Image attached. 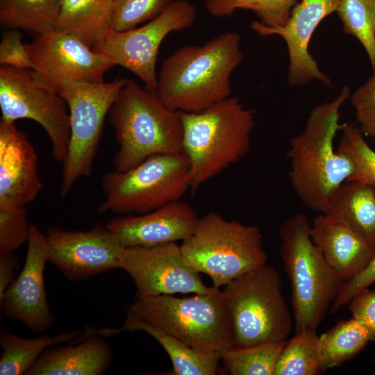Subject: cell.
Listing matches in <instances>:
<instances>
[{"label":"cell","mask_w":375,"mask_h":375,"mask_svg":"<svg viewBox=\"0 0 375 375\" xmlns=\"http://www.w3.org/2000/svg\"><path fill=\"white\" fill-rule=\"evenodd\" d=\"M126 313L176 337L208 357L220 360L234 347L221 289L213 285L206 293L188 297H136Z\"/></svg>","instance_id":"5b68a950"},{"label":"cell","mask_w":375,"mask_h":375,"mask_svg":"<svg viewBox=\"0 0 375 375\" xmlns=\"http://www.w3.org/2000/svg\"><path fill=\"white\" fill-rule=\"evenodd\" d=\"M196 9L188 0H175L158 17L147 24L124 31L109 29L95 51L104 54L115 64L137 76L146 89L154 92L158 75L157 56L168 34L192 26Z\"/></svg>","instance_id":"7c38bea8"},{"label":"cell","mask_w":375,"mask_h":375,"mask_svg":"<svg viewBox=\"0 0 375 375\" xmlns=\"http://www.w3.org/2000/svg\"><path fill=\"white\" fill-rule=\"evenodd\" d=\"M277 270L264 265L235 278L221 290L233 347L286 340L293 320Z\"/></svg>","instance_id":"52a82bcc"},{"label":"cell","mask_w":375,"mask_h":375,"mask_svg":"<svg viewBox=\"0 0 375 375\" xmlns=\"http://www.w3.org/2000/svg\"><path fill=\"white\" fill-rule=\"evenodd\" d=\"M108 116L118 144L115 170L126 171L154 155L183 153L181 112L133 80L126 79Z\"/></svg>","instance_id":"277c9868"},{"label":"cell","mask_w":375,"mask_h":375,"mask_svg":"<svg viewBox=\"0 0 375 375\" xmlns=\"http://www.w3.org/2000/svg\"><path fill=\"white\" fill-rule=\"evenodd\" d=\"M319 337L322 372L351 360L370 342L367 328L353 317L340 320Z\"/></svg>","instance_id":"484cf974"},{"label":"cell","mask_w":375,"mask_h":375,"mask_svg":"<svg viewBox=\"0 0 375 375\" xmlns=\"http://www.w3.org/2000/svg\"><path fill=\"white\" fill-rule=\"evenodd\" d=\"M17 30L5 32L0 42V64L17 68L34 69L33 63Z\"/></svg>","instance_id":"d590c367"},{"label":"cell","mask_w":375,"mask_h":375,"mask_svg":"<svg viewBox=\"0 0 375 375\" xmlns=\"http://www.w3.org/2000/svg\"><path fill=\"white\" fill-rule=\"evenodd\" d=\"M180 247L188 265L208 275L218 288L267 261L258 226L227 219L213 211L200 217L192 234Z\"/></svg>","instance_id":"ba28073f"},{"label":"cell","mask_w":375,"mask_h":375,"mask_svg":"<svg viewBox=\"0 0 375 375\" xmlns=\"http://www.w3.org/2000/svg\"><path fill=\"white\" fill-rule=\"evenodd\" d=\"M349 99L358 128L364 135L375 140V70Z\"/></svg>","instance_id":"e575fe53"},{"label":"cell","mask_w":375,"mask_h":375,"mask_svg":"<svg viewBox=\"0 0 375 375\" xmlns=\"http://www.w3.org/2000/svg\"><path fill=\"white\" fill-rule=\"evenodd\" d=\"M81 335V331H73L52 336L44 335L24 338L2 329L0 333L2 348L0 374H26L47 348L74 340Z\"/></svg>","instance_id":"d4e9b609"},{"label":"cell","mask_w":375,"mask_h":375,"mask_svg":"<svg viewBox=\"0 0 375 375\" xmlns=\"http://www.w3.org/2000/svg\"><path fill=\"white\" fill-rule=\"evenodd\" d=\"M31 226L25 207L0 208V255L13 253L27 242Z\"/></svg>","instance_id":"836d02e7"},{"label":"cell","mask_w":375,"mask_h":375,"mask_svg":"<svg viewBox=\"0 0 375 375\" xmlns=\"http://www.w3.org/2000/svg\"><path fill=\"white\" fill-rule=\"evenodd\" d=\"M27 244L22 270L5 292L0 305L8 318L20 321L34 332L43 333L54 323L44 285V271L48 262L45 233L31 224Z\"/></svg>","instance_id":"2e32d148"},{"label":"cell","mask_w":375,"mask_h":375,"mask_svg":"<svg viewBox=\"0 0 375 375\" xmlns=\"http://www.w3.org/2000/svg\"><path fill=\"white\" fill-rule=\"evenodd\" d=\"M350 95L344 85L335 99L314 107L303 131L290 142V185L304 206L320 213L333 193L354 174L350 158L334 147L342 126L340 109Z\"/></svg>","instance_id":"7a4b0ae2"},{"label":"cell","mask_w":375,"mask_h":375,"mask_svg":"<svg viewBox=\"0 0 375 375\" xmlns=\"http://www.w3.org/2000/svg\"><path fill=\"white\" fill-rule=\"evenodd\" d=\"M18 258L13 253L0 255V301L15 280Z\"/></svg>","instance_id":"f35d334b"},{"label":"cell","mask_w":375,"mask_h":375,"mask_svg":"<svg viewBox=\"0 0 375 375\" xmlns=\"http://www.w3.org/2000/svg\"><path fill=\"white\" fill-rule=\"evenodd\" d=\"M310 236L343 282L360 274L375 257V247L342 220L325 213L310 224Z\"/></svg>","instance_id":"ffe728a7"},{"label":"cell","mask_w":375,"mask_h":375,"mask_svg":"<svg viewBox=\"0 0 375 375\" xmlns=\"http://www.w3.org/2000/svg\"><path fill=\"white\" fill-rule=\"evenodd\" d=\"M286 340L265 342L247 347H232L221 360L231 375H274Z\"/></svg>","instance_id":"f1b7e54d"},{"label":"cell","mask_w":375,"mask_h":375,"mask_svg":"<svg viewBox=\"0 0 375 375\" xmlns=\"http://www.w3.org/2000/svg\"><path fill=\"white\" fill-rule=\"evenodd\" d=\"M125 331H142L152 336L162 347L172 364L174 375L216 374L219 360L196 351L176 337L126 313L124 324L117 328H99V335L110 336Z\"/></svg>","instance_id":"603a6c76"},{"label":"cell","mask_w":375,"mask_h":375,"mask_svg":"<svg viewBox=\"0 0 375 375\" xmlns=\"http://www.w3.org/2000/svg\"><path fill=\"white\" fill-rule=\"evenodd\" d=\"M190 167L184 153L150 156L124 172L112 170L101 178L104 200L97 211L144 214L180 200L190 190Z\"/></svg>","instance_id":"9c48e42d"},{"label":"cell","mask_w":375,"mask_h":375,"mask_svg":"<svg viewBox=\"0 0 375 375\" xmlns=\"http://www.w3.org/2000/svg\"><path fill=\"white\" fill-rule=\"evenodd\" d=\"M119 269L132 278L136 297L202 294L210 288L185 261L176 242L126 247Z\"/></svg>","instance_id":"4fadbf2b"},{"label":"cell","mask_w":375,"mask_h":375,"mask_svg":"<svg viewBox=\"0 0 375 375\" xmlns=\"http://www.w3.org/2000/svg\"><path fill=\"white\" fill-rule=\"evenodd\" d=\"M112 0H62L56 29L74 34L92 48L110 29Z\"/></svg>","instance_id":"cb8c5ba5"},{"label":"cell","mask_w":375,"mask_h":375,"mask_svg":"<svg viewBox=\"0 0 375 375\" xmlns=\"http://www.w3.org/2000/svg\"><path fill=\"white\" fill-rule=\"evenodd\" d=\"M344 32L360 42L375 70V0H340L336 10Z\"/></svg>","instance_id":"4dcf8cb0"},{"label":"cell","mask_w":375,"mask_h":375,"mask_svg":"<svg viewBox=\"0 0 375 375\" xmlns=\"http://www.w3.org/2000/svg\"><path fill=\"white\" fill-rule=\"evenodd\" d=\"M324 213L345 222L375 247V185L344 182L331 196Z\"/></svg>","instance_id":"7402d4cb"},{"label":"cell","mask_w":375,"mask_h":375,"mask_svg":"<svg viewBox=\"0 0 375 375\" xmlns=\"http://www.w3.org/2000/svg\"><path fill=\"white\" fill-rule=\"evenodd\" d=\"M337 150L348 156L354 165V174L349 181H358L375 185V151L368 144L357 124H342Z\"/></svg>","instance_id":"1f68e13d"},{"label":"cell","mask_w":375,"mask_h":375,"mask_svg":"<svg viewBox=\"0 0 375 375\" xmlns=\"http://www.w3.org/2000/svg\"><path fill=\"white\" fill-rule=\"evenodd\" d=\"M1 120L30 119L46 131L54 159L62 162L70 139V117L58 85L35 69L0 67Z\"/></svg>","instance_id":"8fae6325"},{"label":"cell","mask_w":375,"mask_h":375,"mask_svg":"<svg viewBox=\"0 0 375 375\" xmlns=\"http://www.w3.org/2000/svg\"><path fill=\"white\" fill-rule=\"evenodd\" d=\"M340 0H301L292 9L286 24L269 27L254 21L251 28L262 36L276 35L285 42L289 65L288 84L290 87L302 86L312 81L331 85L329 76L323 72L308 51L309 43L319 23L336 12Z\"/></svg>","instance_id":"e0dca14e"},{"label":"cell","mask_w":375,"mask_h":375,"mask_svg":"<svg viewBox=\"0 0 375 375\" xmlns=\"http://www.w3.org/2000/svg\"><path fill=\"white\" fill-rule=\"evenodd\" d=\"M43 188L37 153L15 122H0V208H21Z\"/></svg>","instance_id":"d6986e66"},{"label":"cell","mask_w":375,"mask_h":375,"mask_svg":"<svg viewBox=\"0 0 375 375\" xmlns=\"http://www.w3.org/2000/svg\"><path fill=\"white\" fill-rule=\"evenodd\" d=\"M349 303L352 317L367 328L370 341H375V290L365 288L359 290Z\"/></svg>","instance_id":"8d00e7d4"},{"label":"cell","mask_w":375,"mask_h":375,"mask_svg":"<svg viewBox=\"0 0 375 375\" xmlns=\"http://www.w3.org/2000/svg\"><path fill=\"white\" fill-rule=\"evenodd\" d=\"M26 51L34 69L57 85L62 81L103 82L115 64L76 35L56 28L37 33Z\"/></svg>","instance_id":"9a60e30c"},{"label":"cell","mask_w":375,"mask_h":375,"mask_svg":"<svg viewBox=\"0 0 375 375\" xmlns=\"http://www.w3.org/2000/svg\"><path fill=\"white\" fill-rule=\"evenodd\" d=\"M317 330L296 331L285 342L274 375H316L322 372V353Z\"/></svg>","instance_id":"83f0119b"},{"label":"cell","mask_w":375,"mask_h":375,"mask_svg":"<svg viewBox=\"0 0 375 375\" xmlns=\"http://www.w3.org/2000/svg\"><path fill=\"white\" fill-rule=\"evenodd\" d=\"M62 0H0V22L42 33L56 28Z\"/></svg>","instance_id":"4316f807"},{"label":"cell","mask_w":375,"mask_h":375,"mask_svg":"<svg viewBox=\"0 0 375 375\" xmlns=\"http://www.w3.org/2000/svg\"><path fill=\"white\" fill-rule=\"evenodd\" d=\"M45 235L48 262L73 281L119 268L125 249L100 222L87 231L50 228Z\"/></svg>","instance_id":"5bb4252c"},{"label":"cell","mask_w":375,"mask_h":375,"mask_svg":"<svg viewBox=\"0 0 375 375\" xmlns=\"http://www.w3.org/2000/svg\"><path fill=\"white\" fill-rule=\"evenodd\" d=\"M126 81L87 83L67 80L57 83L70 117L69 143L62 162V197L80 178L90 176L105 119Z\"/></svg>","instance_id":"30bf717a"},{"label":"cell","mask_w":375,"mask_h":375,"mask_svg":"<svg viewBox=\"0 0 375 375\" xmlns=\"http://www.w3.org/2000/svg\"><path fill=\"white\" fill-rule=\"evenodd\" d=\"M183 151L190 167V190L244 158L251 148L255 115L237 97L197 112H181Z\"/></svg>","instance_id":"3957f363"},{"label":"cell","mask_w":375,"mask_h":375,"mask_svg":"<svg viewBox=\"0 0 375 375\" xmlns=\"http://www.w3.org/2000/svg\"><path fill=\"white\" fill-rule=\"evenodd\" d=\"M175 0H112L110 29L124 31L158 17Z\"/></svg>","instance_id":"d6a6232c"},{"label":"cell","mask_w":375,"mask_h":375,"mask_svg":"<svg viewBox=\"0 0 375 375\" xmlns=\"http://www.w3.org/2000/svg\"><path fill=\"white\" fill-rule=\"evenodd\" d=\"M239 33L226 31L203 45H184L163 60L154 94L167 108L197 112L231 94V77L244 55Z\"/></svg>","instance_id":"6da1fadb"},{"label":"cell","mask_w":375,"mask_h":375,"mask_svg":"<svg viewBox=\"0 0 375 375\" xmlns=\"http://www.w3.org/2000/svg\"><path fill=\"white\" fill-rule=\"evenodd\" d=\"M373 362H375V357H374V358L373 359Z\"/></svg>","instance_id":"ab89813d"},{"label":"cell","mask_w":375,"mask_h":375,"mask_svg":"<svg viewBox=\"0 0 375 375\" xmlns=\"http://www.w3.org/2000/svg\"><path fill=\"white\" fill-rule=\"evenodd\" d=\"M279 235L280 256L291 284L295 331L317 330L343 281L313 242L306 214L285 219Z\"/></svg>","instance_id":"8992f818"},{"label":"cell","mask_w":375,"mask_h":375,"mask_svg":"<svg viewBox=\"0 0 375 375\" xmlns=\"http://www.w3.org/2000/svg\"><path fill=\"white\" fill-rule=\"evenodd\" d=\"M375 283V257L369 265L353 279L342 282L339 292L333 301L331 312L334 313L346 304L359 290Z\"/></svg>","instance_id":"74e56055"},{"label":"cell","mask_w":375,"mask_h":375,"mask_svg":"<svg viewBox=\"0 0 375 375\" xmlns=\"http://www.w3.org/2000/svg\"><path fill=\"white\" fill-rule=\"evenodd\" d=\"M299 0H206L208 12L216 17H231L237 10H249L269 27L281 26L289 19Z\"/></svg>","instance_id":"f546056e"},{"label":"cell","mask_w":375,"mask_h":375,"mask_svg":"<svg viewBox=\"0 0 375 375\" xmlns=\"http://www.w3.org/2000/svg\"><path fill=\"white\" fill-rule=\"evenodd\" d=\"M200 217L181 199L144 214L110 219L106 226L125 247H151L183 241L194 232Z\"/></svg>","instance_id":"ac0fdd59"},{"label":"cell","mask_w":375,"mask_h":375,"mask_svg":"<svg viewBox=\"0 0 375 375\" xmlns=\"http://www.w3.org/2000/svg\"><path fill=\"white\" fill-rule=\"evenodd\" d=\"M112 358L103 336L85 332L75 344L47 348L26 374L100 375L108 370Z\"/></svg>","instance_id":"44dd1931"}]
</instances>
